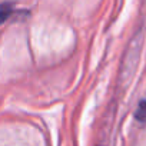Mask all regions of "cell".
<instances>
[{
	"label": "cell",
	"instance_id": "6da1fadb",
	"mask_svg": "<svg viewBox=\"0 0 146 146\" xmlns=\"http://www.w3.org/2000/svg\"><path fill=\"white\" fill-rule=\"evenodd\" d=\"M13 13H15V9H13V5L12 3H3V5H0V26H2Z\"/></svg>",
	"mask_w": 146,
	"mask_h": 146
},
{
	"label": "cell",
	"instance_id": "7a4b0ae2",
	"mask_svg": "<svg viewBox=\"0 0 146 146\" xmlns=\"http://www.w3.org/2000/svg\"><path fill=\"white\" fill-rule=\"evenodd\" d=\"M135 117H136L139 122H142V123L146 122V100H140V103H139V106H137V109H136Z\"/></svg>",
	"mask_w": 146,
	"mask_h": 146
}]
</instances>
